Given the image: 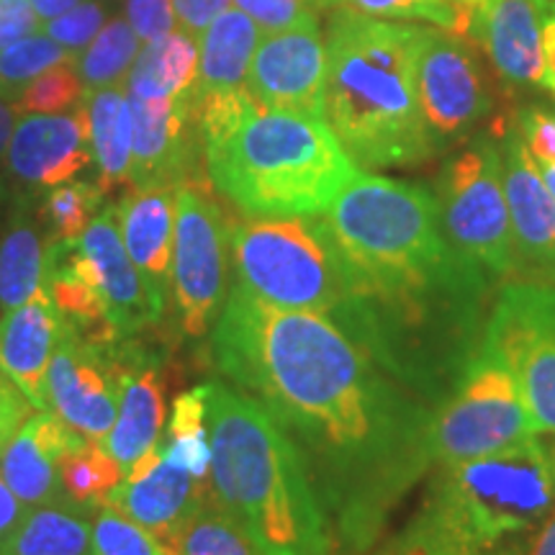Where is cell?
I'll return each instance as SVG.
<instances>
[{"instance_id":"obj_33","label":"cell","mask_w":555,"mask_h":555,"mask_svg":"<svg viewBox=\"0 0 555 555\" xmlns=\"http://www.w3.org/2000/svg\"><path fill=\"white\" fill-rule=\"evenodd\" d=\"M352 11L388 21H429L437 29L470 41L474 21L455 0H319V11Z\"/></svg>"},{"instance_id":"obj_35","label":"cell","mask_w":555,"mask_h":555,"mask_svg":"<svg viewBox=\"0 0 555 555\" xmlns=\"http://www.w3.org/2000/svg\"><path fill=\"white\" fill-rule=\"evenodd\" d=\"M75 60L78 57L73 52L41 31L13 41L11 47L0 50V95L9 103H16L24 88H29L41 73Z\"/></svg>"},{"instance_id":"obj_21","label":"cell","mask_w":555,"mask_h":555,"mask_svg":"<svg viewBox=\"0 0 555 555\" xmlns=\"http://www.w3.org/2000/svg\"><path fill=\"white\" fill-rule=\"evenodd\" d=\"M60 330V311L47 288L0 317V373L24 393L34 412H47V367Z\"/></svg>"},{"instance_id":"obj_15","label":"cell","mask_w":555,"mask_h":555,"mask_svg":"<svg viewBox=\"0 0 555 555\" xmlns=\"http://www.w3.org/2000/svg\"><path fill=\"white\" fill-rule=\"evenodd\" d=\"M324 80L327 44L319 21H309L260 41L245 88L262 108L324 119Z\"/></svg>"},{"instance_id":"obj_48","label":"cell","mask_w":555,"mask_h":555,"mask_svg":"<svg viewBox=\"0 0 555 555\" xmlns=\"http://www.w3.org/2000/svg\"><path fill=\"white\" fill-rule=\"evenodd\" d=\"M29 3H31V9L37 11L41 24H44V21H52V18L62 16L65 11L75 9V5H78V0H29Z\"/></svg>"},{"instance_id":"obj_38","label":"cell","mask_w":555,"mask_h":555,"mask_svg":"<svg viewBox=\"0 0 555 555\" xmlns=\"http://www.w3.org/2000/svg\"><path fill=\"white\" fill-rule=\"evenodd\" d=\"M82 99H86V86L75 69V62H65L41 73L29 88H24L13 106L21 114H65L80 106Z\"/></svg>"},{"instance_id":"obj_23","label":"cell","mask_w":555,"mask_h":555,"mask_svg":"<svg viewBox=\"0 0 555 555\" xmlns=\"http://www.w3.org/2000/svg\"><path fill=\"white\" fill-rule=\"evenodd\" d=\"M547 11L543 0H494L478 21L474 41L483 44L506 86H545L543 24Z\"/></svg>"},{"instance_id":"obj_53","label":"cell","mask_w":555,"mask_h":555,"mask_svg":"<svg viewBox=\"0 0 555 555\" xmlns=\"http://www.w3.org/2000/svg\"><path fill=\"white\" fill-rule=\"evenodd\" d=\"M9 201H11L9 189H5V183L0 180V217H3V208H5V204H9Z\"/></svg>"},{"instance_id":"obj_12","label":"cell","mask_w":555,"mask_h":555,"mask_svg":"<svg viewBox=\"0 0 555 555\" xmlns=\"http://www.w3.org/2000/svg\"><path fill=\"white\" fill-rule=\"evenodd\" d=\"M65 245L99 296L111 337H139L163 319L165 301L150 288L124 247L116 206H103L86 232L65 240Z\"/></svg>"},{"instance_id":"obj_46","label":"cell","mask_w":555,"mask_h":555,"mask_svg":"<svg viewBox=\"0 0 555 555\" xmlns=\"http://www.w3.org/2000/svg\"><path fill=\"white\" fill-rule=\"evenodd\" d=\"M31 506H26L21 499L9 489V483L0 476V538H5L26 517Z\"/></svg>"},{"instance_id":"obj_28","label":"cell","mask_w":555,"mask_h":555,"mask_svg":"<svg viewBox=\"0 0 555 555\" xmlns=\"http://www.w3.org/2000/svg\"><path fill=\"white\" fill-rule=\"evenodd\" d=\"M198 39L189 31L172 29L163 39L150 41L137 54L124 86L142 101H170L196 90Z\"/></svg>"},{"instance_id":"obj_7","label":"cell","mask_w":555,"mask_h":555,"mask_svg":"<svg viewBox=\"0 0 555 555\" xmlns=\"http://www.w3.org/2000/svg\"><path fill=\"white\" fill-rule=\"evenodd\" d=\"M237 283L281 309L335 317L350 296V275L319 217L247 219L229 234Z\"/></svg>"},{"instance_id":"obj_54","label":"cell","mask_w":555,"mask_h":555,"mask_svg":"<svg viewBox=\"0 0 555 555\" xmlns=\"http://www.w3.org/2000/svg\"><path fill=\"white\" fill-rule=\"evenodd\" d=\"M543 3L547 5V9H553V11H555V0H543Z\"/></svg>"},{"instance_id":"obj_1","label":"cell","mask_w":555,"mask_h":555,"mask_svg":"<svg viewBox=\"0 0 555 555\" xmlns=\"http://www.w3.org/2000/svg\"><path fill=\"white\" fill-rule=\"evenodd\" d=\"M211 360L294 442L339 555H367L433 470L435 409L388 376L335 319L281 309L234 283Z\"/></svg>"},{"instance_id":"obj_3","label":"cell","mask_w":555,"mask_h":555,"mask_svg":"<svg viewBox=\"0 0 555 555\" xmlns=\"http://www.w3.org/2000/svg\"><path fill=\"white\" fill-rule=\"evenodd\" d=\"M214 189L247 219L319 217L358 168L324 119L270 111L247 88L198 95Z\"/></svg>"},{"instance_id":"obj_37","label":"cell","mask_w":555,"mask_h":555,"mask_svg":"<svg viewBox=\"0 0 555 555\" xmlns=\"http://www.w3.org/2000/svg\"><path fill=\"white\" fill-rule=\"evenodd\" d=\"M88 555H172L159 540L114 506H101L90 519Z\"/></svg>"},{"instance_id":"obj_20","label":"cell","mask_w":555,"mask_h":555,"mask_svg":"<svg viewBox=\"0 0 555 555\" xmlns=\"http://www.w3.org/2000/svg\"><path fill=\"white\" fill-rule=\"evenodd\" d=\"M9 172L29 191L67 183L93 163L86 103L65 114H24L5 150Z\"/></svg>"},{"instance_id":"obj_14","label":"cell","mask_w":555,"mask_h":555,"mask_svg":"<svg viewBox=\"0 0 555 555\" xmlns=\"http://www.w3.org/2000/svg\"><path fill=\"white\" fill-rule=\"evenodd\" d=\"M414 80L422 114L440 144L466 134L489 114V90L468 39L420 26Z\"/></svg>"},{"instance_id":"obj_4","label":"cell","mask_w":555,"mask_h":555,"mask_svg":"<svg viewBox=\"0 0 555 555\" xmlns=\"http://www.w3.org/2000/svg\"><path fill=\"white\" fill-rule=\"evenodd\" d=\"M211 440L208 491L262 555H337L294 442L247 393L204 384Z\"/></svg>"},{"instance_id":"obj_8","label":"cell","mask_w":555,"mask_h":555,"mask_svg":"<svg viewBox=\"0 0 555 555\" xmlns=\"http://www.w3.org/2000/svg\"><path fill=\"white\" fill-rule=\"evenodd\" d=\"M442 232L494 281L517 275L515 237L496 134L478 137L442 165L435 185Z\"/></svg>"},{"instance_id":"obj_36","label":"cell","mask_w":555,"mask_h":555,"mask_svg":"<svg viewBox=\"0 0 555 555\" xmlns=\"http://www.w3.org/2000/svg\"><path fill=\"white\" fill-rule=\"evenodd\" d=\"M101 185L86 180H67L47 191L39 214L47 227V240H75L86 232L95 214L103 208Z\"/></svg>"},{"instance_id":"obj_47","label":"cell","mask_w":555,"mask_h":555,"mask_svg":"<svg viewBox=\"0 0 555 555\" xmlns=\"http://www.w3.org/2000/svg\"><path fill=\"white\" fill-rule=\"evenodd\" d=\"M543 50H545V86L555 95V11L551 9L543 24Z\"/></svg>"},{"instance_id":"obj_42","label":"cell","mask_w":555,"mask_h":555,"mask_svg":"<svg viewBox=\"0 0 555 555\" xmlns=\"http://www.w3.org/2000/svg\"><path fill=\"white\" fill-rule=\"evenodd\" d=\"M127 21L142 41L163 39L176 29V11L172 0H127Z\"/></svg>"},{"instance_id":"obj_25","label":"cell","mask_w":555,"mask_h":555,"mask_svg":"<svg viewBox=\"0 0 555 555\" xmlns=\"http://www.w3.org/2000/svg\"><path fill=\"white\" fill-rule=\"evenodd\" d=\"M39 219L37 201L29 191L9 201L0 234V311L21 307L44 288L47 240Z\"/></svg>"},{"instance_id":"obj_41","label":"cell","mask_w":555,"mask_h":555,"mask_svg":"<svg viewBox=\"0 0 555 555\" xmlns=\"http://www.w3.org/2000/svg\"><path fill=\"white\" fill-rule=\"evenodd\" d=\"M519 137L538 165H555V114L545 108H525L517 116Z\"/></svg>"},{"instance_id":"obj_45","label":"cell","mask_w":555,"mask_h":555,"mask_svg":"<svg viewBox=\"0 0 555 555\" xmlns=\"http://www.w3.org/2000/svg\"><path fill=\"white\" fill-rule=\"evenodd\" d=\"M232 0H172L178 29L189 31L193 39L204 37L208 26L229 9Z\"/></svg>"},{"instance_id":"obj_34","label":"cell","mask_w":555,"mask_h":555,"mask_svg":"<svg viewBox=\"0 0 555 555\" xmlns=\"http://www.w3.org/2000/svg\"><path fill=\"white\" fill-rule=\"evenodd\" d=\"M168 551L172 555H262L242 527L214 499L201 506Z\"/></svg>"},{"instance_id":"obj_5","label":"cell","mask_w":555,"mask_h":555,"mask_svg":"<svg viewBox=\"0 0 555 555\" xmlns=\"http://www.w3.org/2000/svg\"><path fill=\"white\" fill-rule=\"evenodd\" d=\"M420 26L335 11L327 24L324 121L358 170L416 168L442 147L414 80Z\"/></svg>"},{"instance_id":"obj_17","label":"cell","mask_w":555,"mask_h":555,"mask_svg":"<svg viewBox=\"0 0 555 555\" xmlns=\"http://www.w3.org/2000/svg\"><path fill=\"white\" fill-rule=\"evenodd\" d=\"M494 134L502 152L504 193L515 237V281L555 286V198L519 131L499 121Z\"/></svg>"},{"instance_id":"obj_26","label":"cell","mask_w":555,"mask_h":555,"mask_svg":"<svg viewBox=\"0 0 555 555\" xmlns=\"http://www.w3.org/2000/svg\"><path fill=\"white\" fill-rule=\"evenodd\" d=\"M260 44V29L247 13L227 9L198 39L196 95H217L242 90L249 62Z\"/></svg>"},{"instance_id":"obj_51","label":"cell","mask_w":555,"mask_h":555,"mask_svg":"<svg viewBox=\"0 0 555 555\" xmlns=\"http://www.w3.org/2000/svg\"><path fill=\"white\" fill-rule=\"evenodd\" d=\"M455 3L468 13V18L474 21V31H476L478 21H481L483 13L494 5V0H455ZM470 39H474V34H470Z\"/></svg>"},{"instance_id":"obj_10","label":"cell","mask_w":555,"mask_h":555,"mask_svg":"<svg viewBox=\"0 0 555 555\" xmlns=\"http://www.w3.org/2000/svg\"><path fill=\"white\" fill-rule=\"evenodd\" d=\"M229 234L224 211L204 185L189 180L176 196L170 294L178 327L189 339L211 335L227 301Z\"/></svg>"},{"instance_id":"obj_27","label":"cell","mask_w":555,"mask_h":555,"mask_svg":"<svg viewBox=\"0 0 555 555\" xmlns=\"http://www.w3.org/2000/svg\"><path fill=\"white\" fill-rule=\"evenodd\" d=\"M86 111L90 127V152L99 170V185L108 193L116 185L129 183L131 142H134V121L127 88L111 86L86 90Z\"/></svg>"},{"instance_id":"obj_29","label":"cell","mask_w":555,"mask_h":555,"mask_svg":"<svg viewBox=\"0 0 555 555\" xmlns=\"http://www.w3.org/2000/svg\"><path fill=\"white\" fill-rule=\"evenodd\" d=\"M93 515L67 504L31 506L26 517L0 538V555H88Z\"/></svg>"},{"instance_id":"obj_52","label":"cell","mask_w":555,"mask_h":555,"mask_svg":"<svg viewBox=\"0 0 555 555\" xmlns=\"http://www.w3.org/2000/svg\"><path fill=\"white\" fill-rule=\"evenodd\" d=\"M538 168H540V176H543V180H545L547 191H551L555 198V165H538Z\"/></svg>"},{"instance_id":"obj_31","label":"cell","mask_w":555,"mask_h":555,"mask_svg":"<svg viewBox=\"0 0 555 555\" xmlns=\"http://www.w3.org/2000/svg\"><path fill=\"white\" fill-rule=\"evenodd\" d=\"M159 450L185 466L201 481H208L211 470V440L206 422V388L196 386L180 393L172 404L168 425L159 437Z\"/></svg>"},{"instance_id":"obj_11","label":"cell","mask_w":555,"mask_h":555,"mask_svg":"<svg viewBox=\"0 0 555 555\" xmlns=\"http://www.w3.org/2000/svg\"><path fill=\"white\" fill-rule=\"evenodd\" d=\"M481 345L512 367L535 435L555 437V286L504 283Z\"/></svg>"},{"instance_id":"obj_18","label":"cell","mask_w":555,"mask_h":555,"mask_svg":"<svg viewBox=\"0 0 555 555\" xmlns=\"http://www.w3.org/2000/svg\"><path fill=\"white\" fill-rule=\"evenodd\" d=\"M114 365L119 380V409L103 448L127 476L157 446L168 425L163 358L137 343V337H127L114 343Z\"/></svg>"},{"instance_id":"obj_16","label":"cell","mask_w":555,"mask_h":555,"mask_svg":"<svg viewBox=\"0 0 555 555\" xmlns=\"http://www.w3.org/2000/svg\"><path fill=\"white\" fill-rule=\"evenodd\" d=\"M134 142H131V189H180L193 180L204 137L198 127L196 90L170 101H142L129 95Z\"/></svg>"},{"instance_id":"obj_43","label":"cell","mask_w":555,"mask_h":555,"mask_svg":"<svg viewBox=\"0 0 555 555\" xmlns=\"http://www.w3.org/2000/svg\"><path fill=\"white\" fill-rule=\"evenodd\" d=\"M41 29V18L29 0H0V50Z\"/></svg>"},{"instance_id":"obj_9","label":"cell","mask_w":555,"mask_h":555,"mask_svg":"<svg viewBox=\"0 0 555 555\" xmlns=\"http://www.w3.org/2000/svg\"><path fill=\"white\" fill-rule=\"evenodd\" d=\"M535 437L512 367L478 345L461 384L433 420V463L476 461Z\"/></svg>"},{"instance_id":"obj_22","label":"cell","mask_w":555,"mask_h":555,"mask_svg":"<svg viewBox=\"0 0 555 555\" xmlns=\"http://www.w3.org/2000/svg\"><path fill=\"white\" fill-rule=\"evenodd\" d=\"M86 440L57 414L31 412L24 427L0 453V476L26 506L65 504L60 486V461L69 448Z\"/></svg>"},{"instance_id":"obj_50","label":"cell","mask_w":555,"mask_h":555,"mask_svg":"<svg viewBox=\"0 0 555 555\" xmlns=\"http://www.w3.org/2000/svg\"><path fill=\"white\" fill-rule=\"evenodd\" d=\"M13 108L11 103L0 95V157L5 155V150H9V142H11V134H13Z\"/></svg>"},{"instance_id":"obj_32","label":"cell","mask_w":555,"mask_h":555,"mask_svg":"<svg viewBox=\"0 0 555 555\" xmlns=\"http://www.w3.org/2000/svg\"><path fill=\"white\" fill-rule=\"evenodd\" d=\"M139 39L127 18L108 21L75 60L86 90L124 86L139 54Z\"/></svg>"},{"instance_id":"obj_40","label":"cell","mask_w":555,"mask_h":555,"mask_svg":"<svg viewBox=\"0 0 555 555\" xmlns=\"http://www.w3.org/2000/svg\"><path fill=\"white\" fill-rule=\"evenodd\" d=\"M258 24L262 34H278L319 21V0H232Z\"/></svg>"},{"instance_id":"obj_2","label":"cell","mask_w":555,"mask_h":555,"mask_svg":"<svg viewBox=\"0 0 555 555\" xmlns=\"http://www.w3.org/2000/svg\"><path fill=\"white\" fill-rule=\"evenodd\" d=\"M322 217L350 275L332 319L437 412L481 345L494 278L450 245L425 185L358 170Z\"/></svg>"},{"instance_id":"obj_49","label":"cell","mask_w":555,"mask_h":555,"mask_svg":"<svg viewBox=\"0 0 555 555\" xmlns=\"http://www.w3.org/2000/svg\"><path fill=\"white\" fill-rule=\"evenodd\" d=\"M530 555H555V509H553V515L547 517L543 530H540V535L535 540V545H532Z\"/></svg>"},{"instance_id":"obj_44","label":"cell","mask_w":555,"mask_h":555,"mask_svg":"<svg viewBox=\"0 0 555 555\" xmlns=\"http://www.w3.org/2000/svg\"><path fill=\"white\" fill-rule=\"evenodd\" d=\"M31 412L34 406L26 401L24 393L0 373V453L13 440V435L24 427Z\"/></svg>"},{"instance_id":"obj_24","label":"cell","mask_w":555,"mask_h":555,"mask_svg":"<svg viewBox=\"0 0 555 555\" xmlns=\"http://www.w3.org/2000/svg\"><path fill=\"white\" fill-rule=\"evenodd\" d=\"M178 189H131L116 206L119 232L131 262L168 304Z\"/></svg>"},{"instance_id":"obj_19","label":"cell","mask_w":555,"mask_h":555,"mask_svg":"<svg viewBox=\"0 0 555 555\" xmlns=\"http://www.w3.org/2000/svg\"><path fill=\"white\" fill-rule=\"evenodd\" d=\"M208 499V481H201L189 468L165 455L157 442L111 491L106 506L134 519L165 547H170L183 525Z\"/></svg>"},{"instance_id":"obj_13","label":"cell","mask_w":555,"mask_h":555,"mask_svg":"<svg viewBox=\"0 0 555 555\" xmlns=\"http://www.w3.org/2000/svg\"><path fill=\"white\" fill-rule=\"evenodd\" d=\"M114 343L82 335L62 319L57 347L47 367V412L93 442L106 440L119 409Z\"/></svg>"},{"instance_id":"obj_6","label":"cell","mask_w":555,"mask_h":555,"mask_svg":"<svg viewBox=\"0 0 555 555\" xmlns=\"http://www.w3.org/2000/svg\"><path fill=\"white\" fill-rule=\"evenodd\" d=\"M435 468L412 517L367 555H530L555 509L543 440Z\"/></svg>"},{"instance_id":"obj_39","label":"cell","mask_w":555,"mask_h":555,"mask_svg":"<svg viewBox=\"0 0 555 555\" xmlns=\"http://www.w3.org/2000/svg\"><path fill=\"white\" fill-rule=\"evenodd\" d=\"M103 21H106V9L101 3H78L75 9L62 13V16L44 21L41 24V34L57 41L60 47H65L67 52H73L75 57L86 50L90 41L95 39V34L103 29Z\"/></svg>"},{"instance_id":"obj_30","label":"cell","mask_w":555,"mask_h":555,"mask_svg":"<svg viewBox=\"0 0 555 555\" xmlns=\"http://www.w3.org/2000/svg\"><path fill=\"white\" fill-rule=\"evenodd\" d=\"M121 481L124 468L111 457L103 442L82 440L60 461L62 502L86 515H95L106 506L111 491Z\"/></svg>"}]
</instances>
